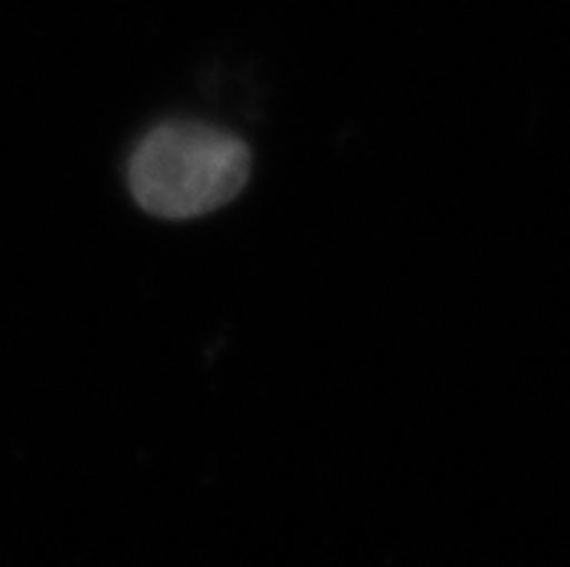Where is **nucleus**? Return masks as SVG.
Wrapping results in <instances>:
<instances>
[{
    "label": "nucleus",
    "mask_w": 570,
    "mask_h": 567,
    "mask_svg": "<svg viewBox=\"0 0 570 567\" xmlns=\"http://www.w3.org/2000/svg\"><path fill=\"white\" fill-rule=\"evenodd\" d=\"M249 168L244 139L215 125L174 119L139 139L128 163V186L145 212L191 221L235 201Z\"/></svg>",
    "instance_id": "nucleus-1"
}]
</instances>
